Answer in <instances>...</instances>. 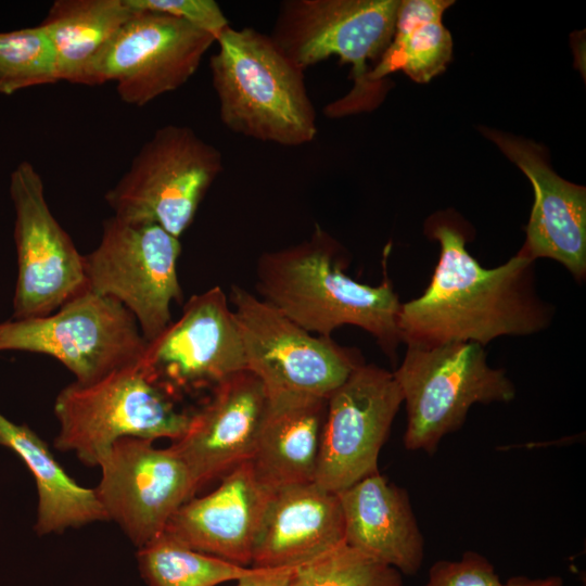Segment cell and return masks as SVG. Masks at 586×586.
Wrapping results in <instances>:
<instances>
[{
	"label": "cell",
	"mask_w": 586,
	"mask_h": 586,
	"mask_svg": "<svg viewBox=\"0 0 586 586\" xmlns=\"http://www.w3.org/2000/svg\"><path fill=\"white\" fill-rule=\"evenodd\" d=\"M209 59L221 123L230 131L262 142L300 146L317 136V115L303 69L269 35L229 26Z\"/></svg>",
	"instance_id": "3957f363"
},
{
	"label": "cell",
	"mask_w": 586,
	"mask_h": 586,
	"mask_svg": "<svg viewBox=\"0 0 586 586\" xmlns=\"http://www.w3.org/2000/svg\"><path fill=\"white\" fill-rule=\"evenodd\" d=\"M336 494L347 545L402 575L418 574L425 542L405 488L378 472Z\"/></svg>",
	"instance_id": "ffe728a7"
},
{
	"label": "cell",
	"mask_w": 586,
	"mask_h": 586,
	"mask_svg": "<svg viewBox=\"0 0 586 586\" xmlns=\"http://www.w3.org/2000/svg\"><path fill=\"white\" fill-rule=\"evenodd\" d=\"M425 231L441 253L423 294L400 305L397 324L407 346H484L498 336L547 328L550 309L535 291L533 259L519 251L504 265L482 267L467 251V233L451 215H433Z\"/></svg>",
	"instance_id": "6da1fadb"
},
{
	"label": "cell",
	"mask_w": 586,
	"mask_h": 586,
	"mask_svg": "<svg viewBox=\"0 0 586 586\" xmlns=\"http://www.w3.org/2000/svg\"><path fill=\"white\" fill-rule=\"evenodd\" d=\"M290 586H403V575L344 543L295 568Z\"/></svg>",
	"instance_id": "4316f807"
},
{
	"label": "cell",
	"mask_w": 586,
	"mask_h": 586,
	"mask_svg": "<svg viewBox=\"0 0 586 586\" xmlns=\"http://www.w3.org/2000/svg\"><path fill=\"white\" fill-rule=\"evenodd\" d=\"M43 187L28 161L11 173L17 253L12 319L48 316L87 288L84 256L51 213Z\"/></svg>",
	"instance_id": "8fae6325"
},
{
	"label": "cell",
	"mask_w": 586,
	"mask_h": 586,
	"mask_svg": "<svg viewBox=\"0 0 586 586\" xmlns=\"http://www.w3.org/2000/svg\"><path fill=\"white\" fill-rule=\"evenodd\" d=\"M562 577L550 575L542 578H532L524 575L509 577L504 582V586H563Z\"/></svg>",
	"instance_id": "4dcf8cb0"
},
{
	"label": "cell",
	"mask_w": 586,
	"mask_h": 586,
	"mask_svg": "<svg viewBox=\"0 0 586 586\" xmlns=\"http://www.w3.org/2000/svg\"><path fill=\"white\" fill-rule=\"evenodd\" d=\"M154 441L122 437L100 463L94 488L109 521L140 548L161 535L171 515L196 489L181 457Z\"/></svg>",
	"instance_id": "9a60e30c"
},
{
	"label": "cell",
	"mask_w": 586,
	"mask_h": 586,
	"mask_svg": "<svg viewBox=\"0 0 586 586\" xmlns=\"http://www.w3.org/2000/svg\"><path fill=\"white\" fill-rule=\"evenodd\" d=\"M0 445L15 451L36 481L38 535L80 527L107 515L94 488L77 484L60 466L47 443L26 424H16L0 413Z\"/></svg>",
	"instance_id": "7402d4cb"
},
{
	"label": "cell",
	"mask_w": 586,
	"mask_h": 586,
	"mask_svg": "<svg viewBox=\"0 0 586 586\" xmlns=\"http://www.w3.org/2000/svg\"><path fill=\"white\" fill-rule=\"evenodd\" d=\"M229 301L246 369L267 394L290 392L327 398L364 362L360 354L315 335L266 301L233 284Z\"/></svg>",
	"instance_id": "9c48e42d"
},
{
	"label": "cell",
	"mask_w": 586,
	"mask_h": 586,
	"mask_svg": "<svg viewBox=\"0 0 586 586\" xmlns=\"http://www.w3.org/2000/svg\"><path fill=\"white\" fill-rule=\"evenodd\" d=\"M393 374L406 406L404 445L411 451L434 454L447 434L462 426L474 404L515 397L505 370L492 368L483 346L474 342L408 345Z\"/></svg>",
	"instance_id": "8992f818"
},
{
	"label": "cell",
	"mask_w": 586,
	"mask_h": 586,
	"mask_svg": "<svg viewBox=\"0 0 586 586\" xmlns=\"http://www.w3.org/2000/svg\"><path fill=\"white\" fill-rule=\"evenodd\" d=\"M450 0H399L393 37L370 69L373 82L403 71L416 82H428L445 71L453 56V38L444 26Z\"/></svg>",
	"instance_id": "cb8c5ba5"
},
{
	"label": "cell",
	"mask_w": 586,
	"mask_h": 586,
	"mask_svg": "<svg viewBox=\"0 0 586 586\" xmlns=\"http://www.w3.org/2000/svg\"><path fill=\"white\" fill-rule=\"evenodd\" d=\"M267 403L262 381L244 369L212 388L191 412L187 431L169 447L187 464L196 491L251 460Z\"/></svg>",
	"instance_id": "2e32d148"
},
{
	"label": "cell",
	"mask_w": 586,
	"mask_h": 586,
	"mask_svg": "<svg viewBox=\"0 0 586 586\" xmlns=\"http://www.w3.org/2000/svg\"><path fill=\"white\" fill-rule=\"evenodd\" d=\"M219 286L192 295L181 316L149 341L139 365L175 399L212 390L246 369L240 332Z\"/></svg>",
	"instance_id": "4fadbf2b"
},
{
	"label": "cell",
	"mask_w": 586,
	"mask_h": 586,
	"mask_svg": "<svg viewBox=\"0 0 586 586\" xmlns=\"http://www.w3.org/2000/svg\"><path fill=\"white\" fill-rule=\"evenodd\" d=\"M133 10L155 11L182 20L217 38L230 24L214 0H126Z\"/></svg>",
	"instance_id": "f1b7e54d"
},
{
	"label": "cell",
	"mask_w": 586,
	"mask_h": 586,
	"mask_svg": "<svg viewBox=\"0 0 586 586\" xmlns=\"http://www.w3.org/2000/svg\"><path fill=\"white\" fill-rule=\"evenodd\" d=\"M295 568L254 569L237 579L235 586H290Z\"/></svg>",
	"instance_id": "f546056e"
},
{
	"label": "cell",
	"mask_w": 586,
	"mask_h": 586,
	"mask_svg": "<svg viewBox=\"0 0 586 586\" xmlns=\"http://www.w3.org/2000/svg\"><path fill=\"white\" fill-rule=\"evenodd\" d=\"M215 42L213 35L182 20L133 10L95 61L93 82L114 81L123 102L143 106L183 86Z\"/></svg>",
	"instance_id": "7c38bea8"
},
{
	"label": "cell",
	"mask_w": 586,
	"mask_h": 586,
	"mask_svg": "<svg viewBox=\"0 0 586 586\" xmlns=\"http://www.w3.org/2000/svg\"><path fill=\"white\" fill-rule=\"evenodd\" d=\"M126 0H56L39 24L56 63L59 81L94 86L95 61L132 15Z\"/></svg>",
	"instance_id": "603a6c76"
},
{
	"label": "cell",
	"mask_w": 586,
	"mask_h": 586,
	"mask_svg": "<svg viewBox=\"0 0 586 586\" xmlns=\"http://www.w3.org/2000/svg\"><path fill=\"white\" fill-rule=\"evenodd\" d=\"M345 543L336 493L315 482L272 492L258 527L251 568H297Z\"/></svg>",
	"instance_id": "d6986e66"
},
{
	"label": "cell",
	"mask_w": 586,
	"mask_h": 586,
	"mask_svg": "<svg viewBox=\"0 0 586 586\" xmlns=\"http://www.w3.org/2000/svg\"><path fill=\"white\" fill-rule=\"evenodd\" d=\"M399 0H284L271 34L277 48L305 71L333 55L351 64L354 87L324 109L342 116L374 107L382 82L368 78L393 37Z\"/></svg>",
	"instance_id": "277c9868"
},
{
	"label": "cell",
	"mask_w": 586,
	"mask_h": 586,
	"mask_svg": "<svg viewBox=\"0 0 586 586\" xmlns=\"http://www.w3.org/2000/svg\"><path fill=\"white\" fill-rule=\"evenodd\" d=\"M222 169L217 148L192 128L169 124L142 144L104 198L113 216L158 225L179 239Z\"/></svg>",
	"instance_id": "52a82bcc"
},
{
	"label": "cell",
	"mask_w": 586,
	"mask_h": 586,
	"mask_svg": "<svg viewBox=\"0 0 586 586\" xmlns=\"http://www.w3.org/2000/svg\"><path fill=\"white\" fill-rule=\"evenodd\" d=\"M267 395L251 458L257 477L272 491L315 482L328 399L290 392Z\"/></svg>",
	"instance_id": "44dd1931"
},
{
	"label": "cell",
	"mask_w": 586,
	"mask_h": 586,
	"mask_svg": "<svg viewBox=\"0 0 586 586\" xmlns=\"http://www.w3.org/2000/svg\"><path fill=\"white\" fill-rule=\"evenodd\" d=\"M56 82L55 56L39 25L0 31V94Z\"/></svg>",
	"instance_id": "484cf974"
},
{
	"label": "cell",
	"mask_w": 586,
	"mask_h": 586,
	"mask_svg": "<svg viewBox=\"0 0 586 586\" xmlns=\"http://www.w3.org/2000/svg\"><path fill=\"white\" fill-rule=\"evenodd\" d=\"M483 135L528 178L534 204L520 250L531 259L551 258L572 276H586V189L558 176L540 148L523 138L482 128Z\"/></svg>",
	"instance_id": "e0dca14e"
},
{
	"label": "cell",
	"mask_w": 586,
	"mask_h": 586,
	"mask_svg": "<svg viewBox=\"0 0 586 586\" xmlns=\"http://www.w3.org/2000/svg\"><path fill=\"white\" fill-rule=\"evenodd\" d=\"M146 343L122 303L88 288L48 316L0 323V352L52 356L81 383L139 362Z\"/></svg>",
	"instance_id": "ba28073f"
},
{
	"label": "cell",
	"mask_w": 586,
	"mask_h": 586,
	"mask_svg": "<svg viewBox=\"0 0 586 586\" xmlns=\"http://www.w3.org/2000/svg\"><path fill=\"white\" fill-rule=\"evenodd\" d=\"M403 404L393 372L362 364L327 400L315 483L339 493L375 474Z\"/></svg>",
	"instance_id": "5bb4252c"
},
{
	"label": "cell",
	"mask_w": 586,
	"mask_h": 586,
	"mask_svg": "<svg viewBox=\"0 0 586 586\" xmlns=\"http://www.w3.org/2000/svg\"><path fill=\"white\" fill-rule=\"evenodd\" d=\"M153 382L139 362L111 371L90 382L63 387L55 397L60 429L54 447L73 451L89 467L100 466L122 437L178 441L191 412Z\"/></svg>",
	"instance_id": "5b68a950"
},
{
	"label": "cell",
	"mask_w": 586,
	"mask_h": 586,
	"mask_svg": "<svg viewBox=\"0 0 586 586\" xmlns=\"http://www.w3.org/2000/svg\"><path fill=\"white\" fill-rule=\"evenodd\" d=\"M423 586H504V582L485 556L468 550L458 560L433 563Z\"/></svg>",
	"instance_id": "83f0119b"
},
{
	"label": "cell",
	"mask_w": 586,
	"mask_h": 586,
	"mask_svg": "<svg viewBox=\"0 0 586 586\" xmlns=\"http://www.w3.org/2000/svg\"><path fill=\"white\" fill-rule=\"evenodd\" d=\"M345 266L343 247L316 225L308 239L258 257L256 290L304 330L331 337L344 324L356 326L393 358L402 342L397 324L402 303L392 283L357 282L344 272Z\"/></svg>",
	"instance_id": "7a4b0ae2"
},
{
	"label": "cell",
	"mask_w": 586,
	"mask_h": 586,
	"mask_svg": "<svg viewBox=\"0 0 586 586\" xmlns=\"http://www.w3.org/2000/svg\"><path fill=\"white\" fill-rule=\"evenodd\" d=\"M137 560L148 586H216L253 571L194 550L165 532L138 548Z\"/></svg>",
	"instance_id": "d4e9b609"
},
{
	"label": "cell",
	"mask_w": 586,
	"mask_h": 586,
	"mask_svg": "<svg viewBox=\"0 0 586 586\" xmlns=\"http://www.w3.org/2000/svg\"><path fill=\"white\" fill-rule=\"evenodd\" d=\"M180 253L179 239L158 225L112 216L99 245L84 255L87 288L122 303L149 342L171 322L170 304L182 301Z\"/></svg>",
	"instance_id": "30bf717a"
},
{
	"label": "cell",
	"mask_w": 586,
	"mask_h": 586,
	"mask_svg": "<svg viewBox=\"0 0 586 586\" xmlns=\"http://www.w3.org/2000/svg\"><path fill=\"white\" fill-rule=\"evenodd\" d=\"M251 460L221 477L212 493L191 498L169 519L164 532L200 552L237 565H251L253 546L272 495Z\"/></svg>",
	"instance_id": "ac0fdd59"
}]
</instances>
